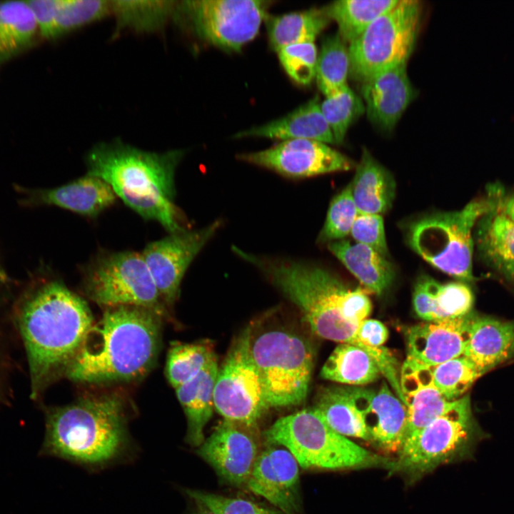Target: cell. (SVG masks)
Here are the masks:
<instances>
[{
  "mask_svg": "<svg viewBox=\"0 0 514 514\" xmlns=\"http://www.w3.org/2000/svg\"><path fill=\"white\" fill-rule=\"evenodd\" d=\"M94 322L85 301L59 281L43 285L24 301L16 323L26 351L31 399L38 400L65 376Z\"/></svg>",
  "mask_w": 514,
  "mask_h": 514,
  "instance_id": "1",
  "label": "cell"
},
{
  "mask_svg": "<svg viewBox=\"0 0 514 514\" xmlns=\"http://www.w3.org/2000/svg\"><path fill=\"white\" fill-rule=\"evenodd\" d=\"M233 251L258 268L298 308L314 334L361 348L356 332L372 308L366 290L350 288L337 276L316 265L262 257L236 246H233Z\"/></svg>",
  "mask_w": 514,
  "mask_h": 514,
  "instance_id": "2",
  "label": "cell"
},
{
  "mask_svg": "<svg viewBox=\"0 0 514 514\" xmlns=\"http://www.w3.org/2000/svg\"><path fill=\"white\" fill-rule=\"evenodd\" d=\"M161 317L136 306L107 308L89 331L65 376L79 383L129 381L145 376L157 360Z\"/></svg>",
  "mask_w": 514,
  "mask_h": 514,
  "instance_id": "3",
  "label": "cell"
},
{
  "mask_svg": "<svg viewBox=\"0 0 514 514\" xmlns=\"http://www.w3.org/2000/svg\"><path fill=\"white\" fill-rule=\"evenodd\" d=\"M182 150L150 152L121 141L101 143L86 156L87 173L106 182L142 218L170 233L186 230L174 203L175 172Z\"/></svg>",
  "mask_w": 514,
  "mask_h": 514,
  "instance_id": "4",
  "label": "cell"
},
{
  "mask_svg": "<svg viewBox=\"0 0 514 514\" xmlns=\"http://www.w3.org/2000/svg\"><path fill=\"white\" fill-rule=\"evenodd\" d=\"M124 417L123 402L114 394L89 395L50 408L39 455L91 467L108 464L125 448Z\"/></svg>",
  "mask_w": 514,
  "mask_h": 514,
  "instance_id": "5",
  "label": "cell"
},
{
  "mask_svg": "<svg viewBox=\"0 0 514 514\" xmlns=\"http://www.w3.org/2000/svg\"><path fill=\"white\" fill-rule=\"evenodd\" d=\"M271 444L281 445L304 469H391L393 460L371 453L333 430L314 408L278 419L263 433Z\"/></svg>",
  "mask_w": 514,
  "mask_h": 514,
  "instance_id": "6",
  "label": "cell"
},
{
  "mask_svg": "<svg viewBox=\"0 0 514 514\" xmlns=\"http://www.w3.org/2000/svg\"><path fill=\"white\" fill-rule=\"evenodd\" d=\"M493 204L487 191L486 197L472 200L460 210L417 217L403 228L407 243L433 267L459 281L472 283L473 228Z\"/></svg>",
  "mask_w": 514,
  "mask_h": 514,
  "instance_id": "7",
  "label": "cell"
},
{
  "mask_svg": "<svg viewBox=\"0 0 514 514\" xmlns=\"http://www.w3.org/2000/svg\"><path fill=\"white\" fill-rule=\"evenodd\" d=\"M249 349L269 408L305 400L313 368V352L301 335L283 328L250 333Z\"/></svg>",
  "mask_w": 514,
  "mask_h": 514,
  "instance_id": "8",
  "label": "cell"
},
{
  "mask_svg": "<svg viewBox=\"0 0 514 514\" xmlns=\"http://www.w3.org/2000/svg\"><path fill=\"white\" fill-rule=\"evenodd\" d=\"M484 437L472 415L469 396L465 395L405 438L390 473L402 472L417 478L442 464L469 458Z\"/></svg>",
  "mask_w": 514,
  "mask_h": 514,
  "instance_id": "9",
  "label": "cell"
},
{
  "mask_svg": "<svg viewBox=\"0 0 514 514\" xmlns=\"http://www.w3.org/2000/svg\"><path fill=\"white\" fill-rule=\"evenodd\" d=\"M422 5L399 0L349 44L350 74L363 82L376 74L407 63L420 30Z\"/></svg>",
  "mask_w": 514,
  "mask_h": 514,
  "instance_id": "10",
  "label": "cell"
},
{
  "mask_svg": "<svg viewBox=\"0 0 514 514\" xmlns=\"http://www.w3.org/2000/svg\"><path fill=\"white\" fill-rule=\"evenodd\" d=\"M83 288L87 297L106 308L136 306L150 310L161 318L166 306L141 253H104L85 268Z\"/></svg>",
  "mask_w": 514,
  "mask_h": 514,
  "instance_id": "11",
  "label": "cell"
},
{
  "mask_svg": "<svg viewBox=\"0 0 514 514\" xmlns=\"http://www.w3.org/2000/svg\"><path fill=\"white\" fill-rule=\"evenodd\" d=\"M271 1L193 0L181 1L178 11L189 19L202 40L226 51H239L258 34Z\"/></svg>",
  "mask_w": 514,
  "mask_h": 514,
  "instance_id": "12",
  "label": "cell"
},
{
  "mask_svg": "<svg viewBox=\"0 0 514 514\" xmlns=\"http://www.w3.org/2000/svg\"><path fill=\"white\" fill-rule=\"evenodd\" d=\"M250 333L247 328L233 343L218 369L213 396L215 410L223 419L256 428L268 408L250 353Z\"/></svg>",
  "mask_w": 514,
  "mask_h": 514,
  "instance_id": "13",
  "label": "cell"
},
{
  "mask_svg": "<svg viewBox=\"0 0 514 514\" xmlns=\"http://www.w3.org/2000/svg\"><path fill=\"white\" fill-rule=\"evenodd\" d=\"M220 225L217 220L201 229L170 233L149 243L141 252L166 306L175 303L187 268Z\"/></svg>",
  "mask_w": 514,
  "mask_h": 514,
  "instance_id": "14",
  "label": "cell"
},
{
  "mask_svg": "<svg viewBox=\"0 0 514 514\" xmlns=\"http://www.w3.org/2000/svg\"><path fill=\"white\" fill-rule=\"evenodd\" d=\"M239 159L292 178L348 171L354 163L328 144L310 139H289L265 150L240 154Z\"/></svg>",
  "mask_w": 514,
  "mask_h": 514,
  "instance_id": "15",
  "label": "cell"
},
{
  "mask_svg": "<svg viewBox=\"0 0 514 514\" xmlns=\"http://www.w3.org/2000/svg\"><path fill=\"white\" fill-rule=\"evenodd\" d=\"M254 428L223 419L197 453L230 484L246 485L261 453Z\"/></svg>",
  "mask_w": 514,
  "mask_h": 514,
  "instance_id": "16",
  "label": "cell"
},
{
  "mask_svg": "<svg viewBox=\"0 0 514 514\" xmlns=\"http://www.w3.org/2000/svg\"><path fill=\"white\" fill-rule=\"evenodd\" d=\"M246 486L283 514H302L299 465L283 447L261 451Z\"/></svg>",
  "mask_w": 514,
  "mask_h": 514,
  "instance_id": "17",
  "label": "cell"
},
{
  "mask_svg": "<svg viewBox=\"0 0 514 514\" xmlns=\"http://www.w3.org/2000/svg\"><path fill=\"white\" fill-rule=\"evenodd\" d=\"M353 398L370 441L386 451H399L406 438L408 413L404 403L383 382L378 390L353 387Z\"/></svg>",
  "mask_w": 514,
  "mask_h": 514,
  "instance_id": "18",
  "label": "cell"
},
{
  "mask_svg": "<svg viewBox=\"0 0 514 514\" xmlns=\"http://www.w3.org/2000/svg\"><path fill=\"white\" fill-rule=\"evenodd\" d=\"M474 312L465 316L425 321L406 331V359L433 366L463 355Z\"/></svg>",
  "mask_w": 514,
  "mask_h": 514,
  "instance_id": "19",
  "label": "cell"
},
{
  "mask_svg": "<svg viewBox=\"0 0 514 514\" xmlns=\"http://www.w3.org/2000/svg\"><path fill=\"white\" fill-rule=\"evenodd\" d=\"M406 64L388 68L362 82L361 93L367 116L381 130L391 131L416 96Z\"/></svg>",
  "mask_w": 514,
  "mask_h": 514,
  "instance_id": "20",
  "label": "cell"
},
{
  "mask_svg": "<svg viewBox=\"0 0 514 514\" xmlns=\"http://www.w3.org/2000/svg\"><path fill=\"white\" fill-rule=\"evenodd\" d=\"M482 375L514 358V321L474 313L463 355Z\"/></svg>",
  "mask_w": 514,
  "mask_h": 514,
  "instance_id": "21",
  "label": "cell"
},
{
  "mask_svg": "<svg viewBox=\"0 0 514 514\" xmlns=\"http://www.w3.org/2000/svg\"><path fill=\"white\" fill-rule=\"evenodd\" d=\"M400 385L408 413L406 438L440 416L455 401L448 400L436 388L426 366L407 360L400 368Z\"/></svg>",
  "mask_w": 514,
  "mask_h": 514,
  "instance_id": "22",
  "label": "cell"
},
{
  "mask_svg": "<svg viewBox=\"0 0 514 514\" xmlns=\"http://www.w3.org/2000/svg\"><path fill=\"white\" fill-rule=\"evenodd\" d=\"M474 296L468 283H440L427 275L417 280L413 291V306L425 321H435L465 316L473 311Z\"/></svg>",
  "mask_w": 514,
  "mask_h": 514,
  "instance_id": "23",
  "label": "cell"
},
{
  "mask_svg": "<svg viewBox=\"0 0 514 514\" xmlns=\"http://www.w3.org/2000/svg\"><path fill=\"white\" fill-rule=\"evenodd\" d=\"M475 243L480 259L514 286V221L496 206L495 198L476 223Z\"/></svg>",
  "mask_w": 514,
  "mask_h": 514,
  "instance_id": "24",
  "label": "cell"
},
{
  "mask_svg": "<svg viewBox=\"0 0 514 514\" xmlns=\"http://www.w3.org/2000/svg\"><path fill=\"white\" fill-rule=\"evenodd\" d=\"M117 196L101 178L86 173L65 185L39 191L31 198L37 204L54 206L76 213L95 217L112 206Z\"/></svg>",
  "mask_w": 514,
  "mask_h": 514,
  "instance_id": "25",
  "label": "cell"
},
{
  "mask_svg": "<svg viewBox=\"0 0 514 514\" xmlns=\"http://www.w3.org/2000/svg\"><path fill=\"white\" fill-rule=\"evenodd\" d=\"M262 137L281 139H310L334 143L332 132L315 97L287 115L265 124L239 131L235 138Z\"/></svg>",
  "mask_w": 514,
  "mask_h": 514,
  "instance_id": "26",
  "label": "cell"
},
{
  "mask_svg": "<svg viewBox=\"0 0 514 514\" xmlns=\"http://www.w3.org/2000/svg\"><path fill=\"white\" fill-rule=\"evenodd\" d=\"M351 184L358 214H379L392 206L395 181L391 173L364 148Z\"/></svg>",
  "mask_w": 514,
  "mask_h": 514,
  "instance_id": "27",
  "label": "cell"
},
{
  "mask_svg": "<svg viewBox=\"0 0 514 514\" xmlns=\"http://www.w3.org/2000/svg\"><path fill=\"white\" fill-rule=\"evenodd\" d=\"M328 249L367 291L381 296L393 284L395 277L393 264L372 248L338 240L330 242Z\"/></svg>",
  "mask_w": 514,
  "mask_h": 514,
  "instance_id": "28",
  "label": "cell"
},
{
  "mask_svg": "<svg viewBox=\"0 0 514 514\" xmlns=\"http://www.w3.org/2000/svg\"><path fill=\"white\" fill-rule=\"evenodd\" d=\"M218 373L216 358L176 389L187 420L186 439L191 445L198 447L205 439L203 430L215 409L213 393Z\"/></svg>",
  "mask_w": 514,
  "mask_h": 514,
  "instance_id": "29",
  "label": "cell"
},
{
  "mask_svg": "<svg viewBox=\"0 0 514 514\" xmlns=\"http://www.w3.org/2000/svg\"><path fill=\"white\" fill-rule=\"evenodd\" d=\"M313 408L338 433L346 438L370 441L362 415L353 402V387L321 388L315 398Z\"/></svg>",
  "mask_w": 514,
  "mask_h": 514,
  "instance_id": "30",
  "label": "cell"
},
{
  "mask_svg": "<svg viewBox=\"0 0 514 514\" xmlns=\"http://www.w3.org/2000/svg\"><path fill=\"white\" fill-rule=\"evenodd\" d=\"M330 21L323 8L278 16L268 14L265 22L270 47L277 52L289 45L314 42Z\"/></svg>",
  "mask_w": 514,
  "mask_h": 514,
  "instance_id": "31",
  "label": "cell"
},
{
  "mask_svg": "<svg viewBox=\"0 0 514 514\" xmlns=\"http://www.w3.org/2000/svg\"><path fill=\"white\" fill-rule=\"evenodd\" d=\"M381 374L376 361L367 351L349 343L338 344L321 371L326 380L351 386L372 383Z\"/></svg>",
  "mask_w": 514,
  "mask_h": 514,
  "instance_id": "32",
  "label": "cell"
},
{
  "mask_svg": "<svg viewBox=\"0 0 514 514\" xmlns=\"http://www.w3.org/2000/svg\"><path fill=\"white\" fill-rule=\"evenodd\" d=\"M38 31L26 1H0V64L28 49Z\"/></svg>",
  "mask_w": 514,
  "mask_h": 514,
  "instance_id": "33",
  "label": "cell"
},
{
  "mask_svg": "<svg viewBox=\"0 0 514 514\" xmlns=\"http://www.w3.org/2000/svg\"><path fill=\"white\" fill-rule=\"evenodd\" d=\"M399 0H339L323 7L330 20L336 22L338 33L351 44L378 16Z\"/></svg>",
  "mask_w": 514,
  "mask_h": 514,
  "instance_id": "34",
  "label": "cell"
},
{
  "mask_svg": "<svg viewBox=\"0 0 514 514\" xmlns=\"http://www.w3.org/2000/svg\"><path fill=\"white\" fill-rule=\"evenodd\" d=\"M215 359L216 356L211 341L173 343L166 357V378L176 389L193 378Z\"/></svg>",
  "mask_w": 514,
  "mask_h": 514,
  "instance_id": "35",
  "label": "cell"
},
{
  "mask_svg": "<svg viewBox=\"0 0 514 514\" xmlns=\"http://www.w3.org/2000/svg\"><path fill=\"white\" fill-rule=\"evenodd\" d=\"M119 28L148 32L159 29L178 9L174 1H110Z\"/></svg>",
  "mask_w": 514,
  "mask_h": 514,
  "instance_id": "36",
  "label": "cell"
},
{
  "mask_svg": "<svg viewBox=\"0 0 514 514\" xmlns=\"http://www.w3.org/2000/svg\"><path fill=\"white\" fill-rule=\"evenodd\" d=\"M350 73L348 46L338 33L325 38L318 54L316 79L321 91L329 96L347 86Z\"/></svg>",
  "mask_w": 514,
  "mask_h": 514,
  "instance_id": "37",
  "label": "cell"
},
{
  "mask_svg": "<svg viewBox=\"0 0 514 514\" xmlns=\"http://www.w3.org/2000/svg\"><path fill=\"white\" fill-rule=\"evenodd\" d=\"M426 367L434 386L450 401L464 396L476 380L483 376L464 356Z\"/></svg>",
  "mask_w": 514,
  "mask_h": 514,
  "instance_id": "38",
  "label": "cell"
},
{
  "mask_svg": "<svg viewBox=\"0 0 514 514\" xmlns=\"http://www.w3.org/2000/svg\"><path fill=\"white\" fill-rule=\"evenodd\" d=\"M320 108L336 143L343 141L350 126L365 111L362 100L348 85L326 96Z\"/></svg>",
  "mask_w": 514,
  "mask_h": 514,
  "instance_id": "39",
  "label": "cell"
},
{
  "mask_svg": "<svg viewBox=\"0 0 514 514\" xmlns=\"http://www.w3.org/2000/svg\"><path fill=\"white\" fill-rule=\"evenodd\" d=\"M110 13V1L56 0V38L96 21Z\"/></svg>",
  "mask_w": 514,
  "mask_h": 514,
  "instance_id": "40",
  "label": "cell"
},
{
  "mask_svg": "<svg viewBox=\"0 0 514 514\" xmlns=\"http://www.w3.org/2000/svg\"><path fill=\"white\" fill-rule=\"evenodd\" d=\"M358 215L350 183L332 199L318 241L332 242L342 240L350 234Z\"/></svg>",
  "mask_w": 514,
  "mask_h": 514,
  "instance_id": "41",
  "label": "cell"
},
{
  "mask_svg": "<svg viewBox=\"0 0 514 514\" xmlns=\"http://www.w3.org/2000/svg\"><path fill=\"white\" fill-rule=\"evenodd\" d=\"M277 54L281 66L296 83L309 85L316 78L318 51L314 42L289 45Z\"/></svg>",
  "mask_w": 514,
  "mask_h": 514,
  "instance_id": "42",
  "label": "cell"
},
{
  "mask_svg": "<svg viewBox=\"0 0 514 514\" xmlns=\"http://www.w3.org/2000/svg\"><path fill=\"white\" fill-rule=\"evenodd\" d=\"M186 493L199 507L215 514H283L279 510L243 498L226 497L190 489L186 490Z\"/></svg>",
  "mask_w": 514,
  "mask_h": 514,
  "instance_id": "43",
  "label": "cell"
},
{
  "mask_svg": "<svg viewBox=\"0 0 514 514\" xmlns=\"http://www.w3.org/2000/svg\"><path fill=\"white\" fill-rule=\"evenodd\" d=\"M350 234L356 243L365 245L388 258L383 219L379 214H358Z\"/></svg>",
  "mask_w": 514,
  "mask_h": 514,
  "instance_id": "44",
  "label": "cell"
},
{
  "mask_svg": "<svg viewBox=\"0 0 514 514\" xmlns=\"http://www.w3.org/2000/svg\"><path fill=\"white\" fill-rule=\"evenodd\" d=\"M26 2L34 14L40 34L47 39L56 38V0H32Z\"/></svg>",
  "mask_w": 514,
  "mask_h": 514,
  "instance_id": "45",
  "label": "cell"
},
{
  "mask_svg": "<svg viewBox=\"0 0 514 514\" xmlns=\"http://www.w3.org/2000/svg\"><path fill=\"white\" fill-rule=\"evenodd\" d=\"M488 189L493 195L496 206L514 221V193H506L498 183L490 185Z\"/></svg>",
  "mask_w": 514,
  "mask_h": 514,
  "instance_id": "46",
  "label": "cell"
},
{
  "mask_svg": "<svg viewBox=\"0 0 514 514\" xmlns=\"http://www.w3.org/2000/svg\"><path fill=\"white\" fill-rule=\"evenodd\" d=\"M199 508H201V510H198L197 513H196L195 514H215V513H213L212 511H210L209 510H207V509H206V508H202V507H199Z\"/></svg>",
  "mask_w": 514,
  "mask_h": 514,
  "instance_id": "47",
  "label": "cell"
}]
</instances>
